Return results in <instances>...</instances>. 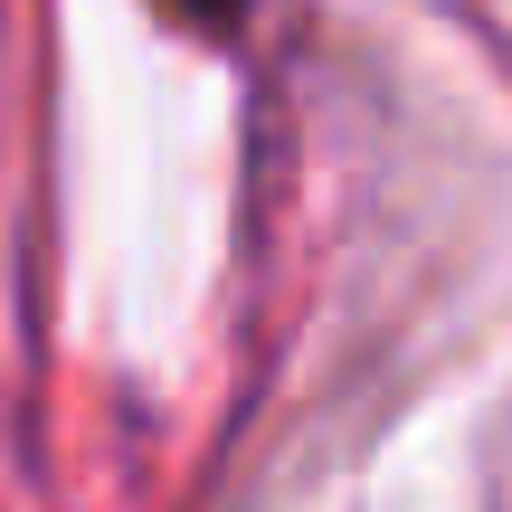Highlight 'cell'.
Listing matches in <instances>:
<instances>
[{
    "instance_id": "cell-1",
    "label": "cell",
    "mask_w": 512,
    "mask_h": 512,
    "mask_svg": "<svg viewBox=\"0 0 512 512\" xmlns=\"http://www.w3.org/2000/svg\"><path fill=\"white\" fill-rule=\"evenodd\" d=\"M190 10H228V0H190Z\"/></svg>"
}]
</instances>
